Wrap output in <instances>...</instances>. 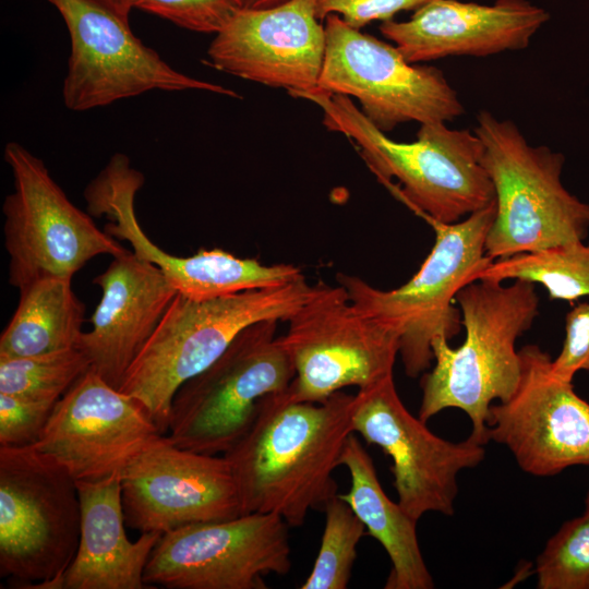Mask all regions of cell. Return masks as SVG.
Listing matches in <instances>:
<instances>
[{"instance_id":"cell-30","label":"cell","mask_w":589,"mask_h":589,"mask_svg":"<svg viewBox=\"0 0 589 589\" xmlns=\"http://www.w3.org/2000/svg\"><path fill=\"white\" fill-rule=\"evenodd\" d=\"M57 402L0 393V446L36 445Z\"/></svg>"},{"instance_id":"cell-25","label":"cell","mask_w":589,"mask_h":589,"mask_svg":"<svg viewBox=\"0 0 589 589\" xmlns=\"http://www.w3.org/2000/svg\"><path fill=\"white\" fill-rule=\"evenodd\" d=\"M477 279L526 280L541 285L552 300L573 303L589 296V242L575 241L497 259Z\"/></svg>"},{"instance_id":"cell-2","label":"cell","mask_w":589,"mask_h":589,"mask_svg":"<svg viewBox=\"0 0 589 589\" xmlns=\"http://www.w3.org/2000/svg\"><path fill=\"white\" fill-rule=\"evenodd\" d=\"M466 337L458 348L437 337L432 342L434 365L421 377L419 418L428 421L438 412L456 408L471 421L470 436L489 442L486 417L495 400H506L521 374L517 339L539 314L536 285L515 279H477L456 294Z\"/></svg>"},{"instance_id":"cell-13","label":"cell","mask_w":589,"mask_h":589,"mask_svg":"<svg viewBox=\"0 0 589 589\" xmlns=\"http://www.w3.org/2000/svg\"><path fill=\"white\" fill-rule=\"evenodd\" d=\"M288 524L276 514L187 525L160 536L144 572L148 588L266 589L291 568Z\"/></svg>"},{"instance_id":"cell-34","label":"cell","mask_w":589,"mask_h":589,"mask_svg":"<svg viewBox=\"0 0 589 589\" xmlns=\"http://www.w3.org/2000/svg\"><path fill=\"white\" fill-rule=\"evenodd\" d=\"M290 0H242L243 9L263 10L281 5Z\"/></svg>"},{"instance_id":"cell-1","label":"cell","mask_w":589,"mask_h":589,"mask_svg":"<svg viewBox=\"0 0 589 589\" xmlns=\"http://www.w3.org/2000/svg\"><path fill=\"white\" fill-rule=\"evenodd\" d=\"M287 389V388H286ZM286 389L263 397L243 435L223 455L238 488L242 515L272 513L300 527L337 495L333 471L353 432L354 395L296 401Z\"/></svg>"},{"instance_id":"cell-16","label":"cell","mask_w":589,"mask_h":589,"mask_svg":"<svg viewBox=\"0 0 589 589\" xmlns=\"http://www.w3.org/2000/svg\"><path fill=\"white\" fill-rule=\"evenodd\" d=\"M521 374L514 393L492 404L489 441L505 446L519 468L550 477L572 466H589V402L570 381L551 370V357L537 345L519 349Z\"/></svg>"},{"instance_id":"cell-21","label":"cell","mask_w":589,"mask_h":589,"mask_svg":"<svg viewBox=\"0 0 589 589\" xmlns=\"http://www.w3.org/2000/svg\"><path fill=\"white\" fill-rule=\"evenodd\" d=\"M112 259L93 280L101 298L79 348L89 369L119 389L177 291L156 265L133 252Z\"/></svg>"},{"instance_id":"cell-32","label":"cell","mask_w":589,"mask_h":589,"mask_svg":"<svg viewBox=\"0 0 589 589\" xmlns=\"http://www.w3.org/2000/svg\"><path fill=\"white\" fill-rule=\"evenodd\" d=\"M428 0H314L320 21L339 15L348 25L362 28L373 21L392 20L401 11L416 10Z\"/></svg>"},{"instance_id":"cell-19","label":"cell","mask_w":589,"mask_h":589,"mask_svg":"<svg viewBox=\"0 0 589 589\" xmlns=\"http://www.w3.org/2000/svg\"><path fill=\"white\" fill-rule=\"evenodd\" d=\"M325 26L314 0H290L281 5L242 9L215 34L205 63L212 68L292 96L312 92L323 67Z\"/></svg>"},{"instance_id":"cell-7","label":"cell","mask_w":589,"mask_h":589,"mask_svg":"<svg viewBox=\"0 0 589 589\" xmlns=\"http://www.w3.org/2000/svg\"><path fill=\"white\" fill-rule=\"evenodd\" d=\"M80 532L81 502L69 471L34 445L0 446V576L61 589Z\"/></svg>"},{"instance_id":"cell-23","label":"cell","mask_w":589,"mask_h":589,"mask_svg":"<svg viewBox=\"0 0 589 589\" xmlns=\"http://www.w3.org/2000/svg\"><path fill=\"white\" fill-rule=\"evenodd\" d=\"M340 466L348 469L351 485L339 496L350 505L364 524L366 533L382 544L389 557L392 567L384 588H434L419 545L418 520L386 495L371 456L354 433L346 441Z\"/></svg>"},{"instance_id":"cell-10","label":"cell","mask_w":589,"mask_h":589,"mask_svg":"<svg viewBox=\"0 0 589 589\" xmlns=\"http://www.w3.org/2000/svg\"><path fill=\"white\" fill-rule=\"evenodd\" d=\"M326 48L316 92L353 97L360 111L386 133L406 122H452L465 112L444 73L408 62L394 45L325 19ZM313 92V91H312Z\"/></svg>"},{"instance_id":"cell-35","label":"cell","mask_w":589,"mask_h":589,"mask_svg":"<svg viewBox=\"0 0 589 589\" xmlns=\"http://www.w3.org/2000/svg\"><path fill=\"white\" fill-rule=\"evenodd\" d=\"M584 514L589 516V490H588V492L586 494V497H585V510H584Z\"/></svg>"},{"instance_id":"cell-17","label":"cell","mask_w":589,"mask_h":589,"mask_svg":"<svg viewBox=\"0 0 589 589\" xmlns=\"http://www.w3.org/2000/svg\"><path fill=\"white\" fill-rule=\"evenodd\" d=\"M163 435L144 405L88 369L58 400L36 445L76 482L121 477Z\"/></svg>"},{"instance_id":"cell-12","label":"cell","mask_w":589,"mask_h":589,"mask_svg":"<svg viewBox=\"0 0 589 589\" xmlns=\"http://www.w3.org/2000/svg\"><path fill=\"white\" fill-rule=\"evenodd\" d=\"M46 1L60 13L70 36L62 98L72 111L105 107L151 91L194 89L241 97L176 70L132 33L128 20L92 0Z\"/></svg>"},{"instance_id":"cell-22","label":"cell","mask_w":589,"mask_h":589,"mask_svg":"<svg viewBox=\"0 0 589 589\" xmlns=\"http://www.w3.org/2000/svg\"><path fill=\"white\" fill-rule=\"evenodd\" d=\"M81 532L76 553L61 579V589H145L144 572L160 538L158 532L128 539L121 477L76 482Z\"/></svg>"},{"instance_id":"cell-8","label":"cell","mask_w":589,"mask_h":589,"mask_svg":"<svg viewBox=\"0 0 589 589\" xmlns=\"http://www.w3.org/2000/svg\"><path fill=\"white\" fill-rule=\"evenodd\" d=\"M277 323L245 327L214 363L180 386L167 435L177 446L224 455L251 424L259 401L289 386L294 368L276 337Z\"/></svg>"},{"instance_id":"cell-27","label":"cell","mask_w":589,"mask_h":589,"mask_svg":"<svg viewBox=\"0 0 589 589\" xmlns=\"http://www.w3.org/2000/svg\"><path fill=\"white\" fill-rule=\"evenodd\" d=\"M325 526L313 568L301 589H346L357 558V546L366 534L364 524L339 494L325 505Z\"/></svg>"},{"instance_id":"cell-6","label":"cell","mask_w":589,"mask_h":589,"mask_svg":"<svg viewBox=\"0 0 589 589\" xmlns=\"http://www.w3.org/2000/svg\"><path fill=\"white\" fill-rule=\"evenodd\" d=\"M476 121L496 204L485 255L494 261L585 240L589 204L563 185L564 155L529 144L515 122L488 110Z\"/></svg>"},{"instance_id":"cell-28","label":"cell","mask_w":589,"mask_h":589,"mask_svg":"<svg viewBox=\"0 0 589 589\" xmlns=\"http://www.w3.org/2000/svg\"><path fill=\"white\" fill-rule=\"evenodd\" d=\"M539 589H589V516L564 522L537 557Z\"/></svg>"},{"instance_id":"cell-5","label":"cell","mask_w":589,"mask_h":589,"mask_svg":"<svg viewBox=\"0 0 589 589\" xmlns=\"http://www.w3.org/2000/svg\"><path fill=\"white\" fill-rule=\"evenodd\" d=\"M495 200L453 223H429L435 241L419 271L392 290L375 288L358 276L338 274L349 300L364 315L399 336L405 373L416 377L433 362L432 342L461 329L456 294L493 260L485 255L486 235L494 221Z\"/></svg>"},{"instance_id":"cell-18","label":"cell","mask_w":589,"mask_h":589,"mask_svg":"<svg viewBox=\"0 0 589 589\" xmlns=\"http://www.w3.org/2000/svg\"><path fill=\"white\" fill-rule=\"evenodd\" d=\"M125 525L165 533L242 515L238 488L227 459L154 440L121 476Z\"/></svg>"},{"instance_id":"cell-24","label":"cell","mask_w":589,"mask_h":589,"mask_svg":"<svg viewBox=\"0 0 589 589\" xmlns=\"http://www.w3.org/2000/svg\"><path fill=\"white\" fill-rule=\"evenodd\" d=\"M72 279L45 277L21 289L17 306L1 333L0 358L37 356L80 345L85 306Z\"/></svg>"},{"instance_id":"cell-14","label":"cell","mask_w":589,"mask_h":589,"mask_svg":"<svg viewBox=\"0 0 589 589\" xmlns=\"http://www.w3.org/2000/svg\"><path fill=\"white\" fill-rule=\"evenodd\" d=\"M352 426L392 459L397 502L416 520L429 512L453 516L458 473L485 457L484 444L472 436L449 442L414 417L400 399L393 374L358 390Z\"/></svg>"},{"instance_id":"cell-31","label":"cell","mask_w":589,"mask_h":589,"mask_svg":"<svg viewBox=\"0 0 589 589\" xmlns=\"http://www.w3.org/2000/svg\"><path fill=\"white\" fill-rule=\"evenodd\" d=\"M551 370L570 382L579 371L589 372V302L574 305L566 314L564 342L551 361Z\"/></svg>"},{"instance_id":"cell-29","label":"cell","mask_w":589,"mask_h":589,"mask_svg":"<svg viewBox=\"0 0 589 589\" xmlns=\"http://www.w3.org/2000/svg\"><path fill=\"white\" fill-rule=\"evenodd\" d=\"M137 9L175 25L205 34L218 33L243 9L242 0H133Z\"/></svg>"},{"instance_id":"cell-4","label":"cell","mask_w":589,"mask_h":589,"mask_svg":"<svg viewBox=\"0 0 589 589\" xmlns=\"http://www.w3.org/2000/svg\"><path fill=\"white\" fill-rule=\"evenodd\" d=\"M313 292L314 285L302 277L208 300L177 293L119 390L139 399L165 435L172 399L183 383L214 363L245 327L261 321L287 322Z\"/></svg>"},{"instance_id":"cell-15","label":"cell","mask_w":589,"mask_h":589,"mask_svg":"<svg viewBox=\"0 0 589 589\" xmlns=\"http://www.w3.org/2000/svg\"><path fill=\"white\" fill-rule=\"evenodd\" d=\"M145 182L127 155L115 154L84 191L88 214L106 216L105 231L125 240L132 252L156 265L172 288L193 300H208L247 290L279 287L303 276L292 264L265 265L219 249L176 256L151 241L135 213V196Z\"/></svg>"},{"instance_id":"cell-26","label":"cell","mask_w":589,"mask_h":589,"mask_svg":"<svg viewBox=\"0 0 589 589\" xmlns=\"http://www.w3.org/2000/svg\"><path fill=\"white\" fill-rule=\"evenodd\" d=\"M88 369L89 361L79 347L0 358V393L58 401Z\"/></svg>"},{"instance_id":"cell-11","label":"cell","mask_w":589,"mask_h":589,"mask_svg":"<svg viewBox=\"0 0 589 589\" xmlns=\"http://www.w3.org/2000/svg\"><path fill=\"white\" fill-rule=\"evenodd\" d=\"M287 322L278 338L294 368L286 389L292 400L321 402L344 387L364 388L393 374L399 336L360 312L339 284H315Z\"/></svg>"},{"instance_id":"cell-3","label":"cell","mask_w":589,"mask_h":589,"mask_svg":"<svg viewBox=\"0 0 589 589\" xmlns=\"http://www.w3.org/2000/svg\"><path fill=\"white\" fill-rule=\"evenodd\" d=\"M296 97L316 104L324 125L349 137L384 183L398 181L397 195L428 223H457L495 200L483 167V144L476 132L445 122L420 124L417 140L396 142L375 128L350 97L304 92Z\"/></svg>"},{"instance_id":"cell-33","label":"cell","mask_w":589,"mask_h":589,"mask_svg":"<svg viewBox=\"0 0 589 589\" xmlns=\"http://www.w3.org/2000/svg\"><path fill=\"white\" fill-rule=\"evenodd\" d=\"M120 17L129 21V15L133 10V0H92Z\"/></svg>"},{"instance_id":"cell-9","label":"cell","mask_w":589,"mask_h":589,"mask_svg":"<svg viewBox=\"0 0 589 589\" xmlns=\"http://www.w3.org/2000/svg\"><path fill=\"white\" fill-rule=\"evenodd\" d=\"M3 155L13 178L2 205L11 286L72 279L94 257L128 251L69 200L40 158L17 142L7 143Z\"/></svg>"},{"instance_id":"cell-20","label":"cell","mask_w":589,"mask_h":589,"mask_svg":"<svg viewBox=\"0 0 589 589\" xmlns=\"http://www.w3.org/2000/svg\"><path fill=\"white\" fill-rule=\"evenodd\" d=\"M549 19L548 11L528 0H428L409 20L384 21L380 31L408 62L421 63L525 49Z\"/></svg>"}]
</instances>
